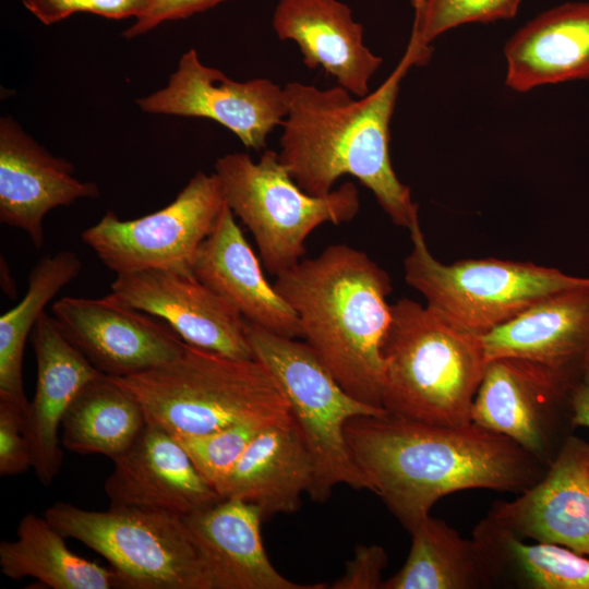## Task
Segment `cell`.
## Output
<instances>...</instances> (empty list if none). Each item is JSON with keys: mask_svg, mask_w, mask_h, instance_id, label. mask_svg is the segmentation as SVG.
Returning a JSON list of instances; mask_svg holds the SVG:
<instances>
[{"mask_svg": "<svg viewBox=\"0 0 589 589\" xmlns=\"http://www.w3.org/2000/svg\"><path fill=\"white\" fill-rule=\"evenodd\" d=\"M345 434L371 491L408 531L450 493L519 494L549 467L509 437L473 422L437 425L386 412L351 418Z\"/></svg>", "mask_w": 589, "mask_h": 589, "instance_id": "cell-1", "label": "cell"}, {"mask_svg": "<svg viewBox=\"0 0 589 589\" xmlns=\"http://www.w3.org/2000/svg\"><path fill=\"white\" fill-rule=\"evenodd\" d=\"M414 64L407 48L388 77L358 98L339 85H285L289 109L278 156L303 191L326 195L340 177L349 175L373 193L396 226L410 230L420 223L418 205L396 176L389 154V127L400 83Z\"/></svg>", "mask_w": 589, "mask_h": 589, "instance_id": "cell-2", "label": "cell"}, {"mask_svg": "<svg viewBox=\"0 0 589 589\" xmlns=\"http://www.w3.org/2000/svg\"><path fill=\"white\" fill-rule=\"evenodd\" d=\"M273 285L296 312L305 342L342 388L383 408L382 346L393 290L387 272L363 251L340 243L301 260Z\"/></svg>", "mask_w": 589, "mask_h": 589, "instance_id": "cell-3", "label": "cell"}, {"mask_svg": "<svg viewBox=\"0 0 589 589\" xmlns=\"http://www.w3.org/2000/svg\"><path fill=\"white\" fill-rule=\"evenodd\" d=\"M382 354V407L387 413L437 425L472 422L488 364L481 336L402 298L392 304Z\"/></svg>", "mask_w": 589, "mask_h": 589, "instance_id": "cell-4", "label": "cell"}, {"mask_svg": "<svg viewBox=\"0 0 589 589\" xmlns=\"http://www.w3.org/2000/svg\"><path fill=\"white\" fill-rule=\"evenodd\" d=\"M113 378L137 399L147 422L173 436L292 420L281 387L255 358L233 359L187 344L164 365Z\"/></svg>", "mask_w": 589, "mask_h": 589, "instance_id": "cell-5", "label": "cell"}, {"mask_svg": "<svg viewBox=\"0 0 589 589\" xmlns=\"http://www.w3.org/2000/svg\"><path fill=\"white\" fill-rule=\"evenodd\" d=\"M247 337L254 358L281 387L312 457L314 480L308 493L310 498L323 503L340 484L371 491L348 446L345 428L353 417L382 414L386 410L348 394L305 341L275 334L249 321Z\"/></svg>", "mask_w": 589, "mask_h": 589, "instance_id": "cell-6", "label": "cell"}, {"mask_svg": "<svg viewBox=\"0 0 589 589\" xmlns=\"http://www.w3.org/2000/svg\"><path fill=\"white\" fill-rule=\"evenodd\" d=\"M215 173L227 205L249 228L265 268L273 275L297 265L305 240L323 224L351 221L360 208L359 192L345 182L326 195L303 191L279 160L266 149L259 161L247 153L217 159Z\"/></svg>", "mask_w": 589, "mask_h": 589, "instance_id": "cell-7", "label": "cell"}, {"mask_svg": "<svg viewBox=\"0 0 589 589\" xmlns=\"http://www.w3.org/2000/svg\"><path fill=\"white\" fill-rule=\"evenodd\" d=\"M409 231L412 249L404 261L406 283L428 306L479 336L554 293L589 285V277L530 262L481 259L446 265L431 254L420 223Z\"/></svg>", "mask_w": 589, "mask_h": 589, "instance_id": "cell-8", "label": "cell"}, {"mask_svg": "<svg viewBox=\"0 0 589 589\" xmlns=\"http://www.w3.org/2000/svg\"><path fill=\"white\" fill-rule=\"evenodd\" d=\"M45 517L65 538L103 555L116 572L119 588L212 589L181 516L116 506L95 512L57 502Z\"/></svg>", "mask_w": 589, "mask_h": 589, "instance_id": "cell-9", "label": "cell"}, {"mask_svg": "<svg viewBox=\"0 0 589 589\" xmlns=\"http://www.w3.org/2000/svg\"><path fill=\"white\" fill-rule=\"evenodd\" d=\"M227 202L215 172H196L161 209L131 220L108 211L82 241L116 274L188 267Z\"/></svg>", "mask_w": 589, "mask_h": 589, "instance_id": "cell-10", "label": "cell"}, {"mask_svg": "<svg viewBox=\"0 0 589 589\" xmlns=\"http://www.w3.org/2000/svg\"><path fill=\"white\" fill-rule=\"evenodd\" d=\"M581 370L519 358L491 360L473 400L471 421L509 437L550 465L576 429L570 394Z\"/></svg>", "mask_w": 589, "mask_h": 589, "instance_id": "cell-11", "label": "cell"}, {"mask_svg": "<svg viewBox=\"0 0 589 589\" xmlns=\"http://www.w3.org/2000/svg\"><path fill=\"white\" fill-rule=\"evenodd\" d=\"M145 112L211 119L248 148L260 151L289 109L285 87L268 79L238 82L203 64L195 49L183 53L167 85L136 100Z\"/></svg>", "mask_w": 589, "mask_h": 589, "instance_id": "cell-12", "label": "cell"}, {"mask_svg": "<svg viewBox=\"0 0 589 589\" xmlns=\"http://www.w3.org/2000/svg\"><path fill=\"white\" fill-rule=\"evenodd\" d=\"M67 338L100 373L124 377L178 358L187 342L164 321L118 300L63 297L51 306Z\"/></svg>", "mask_w": 589, "mask_h": 589, "instance_id": "cell-13", "label": "cell"}, {"mask_svg": "<svg viewBox=\"0 0 589 589\" xmlns=\"http://www.w3.org/2000/svg\"><path fill=\"white\" fill-rule=\"evenodd\" d=\"M110 293L166 322L188 345L233 359H254L247 320L188 267L117 274Z\"/></svg>", "mask_w": 589, "mask_h": 589, "instance_id": "cell-14", "label": "cell"}, {"mask_svg": "<svg viewBox=\"0 0 589 589\" xmlns=\"http://www.w3.org/2000/svg\"><path fill=\"white\" fill-rule=\"evenodd\" d=\"M486 516L522 540L589 557V443L570 435L538 482Z\"/></svg>", "mask_w": 589, "mask_h": 589, "instance_id": "cell-15", "label": "cell"}, {"mask_svg": "<svg viewBox=\"0 0 589 589\" xmlns=\"http://www.w3.org/2000/svg\"><path fill=\"white\" fill-rule=\"evenodd\" d=\"M112 461L104 486L110 506L184 517L221 500L178 440L149 422Z\"/></svg>", "mask_w": 589, "mask_h": 589, "instance_id": "cell-16", "label": "cell"}, {"mask_svg": "<svg viewBox=\"0 0 589 589\" xmlns=\"http://www.w3.org/2000/svg\"><path fill=\"white\" fill-rule=\"evenodd\" d=\"M74 167L55 157L10 117L0 119V220L24 230L36 249L44 244L48 212L81 199H96L94 182L73 176Z\"/></svg>", "mask_w": 589, "mask_h": 589, "instance_id": "cell-17", "label": "cell"}, {"mask_svg": "<svg viewBox=\"0 0 589 589\" xmlns=\"http://www.w3.org/2000/svg\"><path fill=\"white\" fill-rule=\"evenodd\" d=\"M212 589H325L281 575L263 545L261 509L238 498L220 501L183 517Z\"/></svg>", "mask_w": 589, "mask_h": 589, "instance_id": "cell-18", "label": "cell"}, {"mask_svg": "<svg viewBox=\"0 0 589 589\" xmlns=\"http://www.w3.org/2000/svg\"><path fill=\"white\" fill-rule=\"evenodd\" d=\"M37 363L33 400L24 413L27 437L37 479L50 485L63 458L59 428L63 416L81 388L100 372L67 338L56 318L46 312L32 332Z\"/></svg>", "mask_w": 589, "mask_h": 589, "instance_id": "cell-19", "label": "cell"}, {"mask_svg": "<svg viewBox=\"0 0 589 589\" xmlns=\"http://www.w3.org/2000/svg\"><path fill=\"white\" fill-rule=\"evenodd\" d=\"M272 25L280 40L294 41L309 69L322 68L357 97L370 93L383 59L364 44L363 26L339 0H279Z\"/></svg>", "mask_w": 589, "mask_h": 589, "instance_id": "cell-20", "label": "cell"}, {"mask_svg": "<svg viewBox=\"0 0 589 589\" xmlns=\"http://www.w3.org/2000/svg\"><path fill=\"white\" fill-rule=\"evenodd\" d=\"M190 269L247 321L285 337H302L296 312L266 280L228 205L197 248Z\"/></svg>", "mask_w": 589, "mask_h": 589, "instance_id": "cell-21", "label": "cell"}, {"mask_svg": "<svg viewBox=\"0 0 589 589\" xmlns=\"http://www.w3.org/2000/svg\"><path fill=\"white\" fill-rule=\"evenodd\" d=\"M481 339L488 362L519 358L580 370L589 354V285L543 299Z\"/></svg>", "mask_w": 589, "mask_h": 589, "instance_id": "cell-22", "label": "cell"}, {"mask_svg": "<svg viewBox=\"0 0 589 589\" xmlns=\"http://www.w3.org/2000/svg\"><path fill=\"white\" fill-rule=\"evenodd\" d=\"M506 86H538L589 79V2L554 7L520 27L505 44Z\"/></svg>", "mask_w": 589, "mask_h": 589, "instance_id": "cell-23", "label": "cell"}, {"mask_svg": "<svg viewBox=\"0 0 589 589\" xmlns=\"http://www.w3.org/2000/svg\"><path fill=\"white\" fill-rule=\"evenodd\" d=\"M313 480L312 457L292 419L265 426L255 435L231 470L220 496L252 503L266 519L296 513Z\"/></svg>", "mask_w": 589, "mask_h": 589, "instance_id": "cell-24", "label": "cell"}, {"mask_svg": "<svg viewBox=\"0 0 589 589\" xmlns=\"http://www.w3.org/2000/svg\"><path fill=\"white\" fill-rule=\"evenodd\" d=\"M471 539L485 589H589V557L565 546L526 543L488 516Z\"/></svg>", "mask_w": 589, "mask_h": 589, "instance_id": "cell-25", "label": "cell"}, {"mask_svg": "<svg viewBox=\"0 0 589 589\" xmlns=\"http://www.w3.org/2000/svg\"><path fill=\"white\" fill-rule=\"evenodd\" d=\"M46 517L25 515L16 540L0 542V569L11 579L33 577L52 589H112L119 580L112 568L73 553Z\"/></svg>", "mask_w": 589, "mask_h": 589, "instance_id": "cell-26", "label": "cell"}, {"mask_svg": "<svg viewBox=\"0 0 589 589\" xmlns=\"http://www.w3.org/2000/svg\"><path fill=\"white\" fill-rule=\"evenodd\" d=\"M146 422L137 399L113 377L100 373L68 407L61 422V442L81 455L115 459L131 446Z\"/></svg>", "mask_w": 589, "mask_h": 589, "instance_id": "cell-27", "label": "cell"}, {"mask_svg": "<svg viewBox=\"0 0 589 589\" xmlns=\"http://www.w3.org/2000/svg\"><path fill=\"white\" fill-rule=\"evenodd\" d=\"M409 532L408 557L382 589H485L472 539L430 515Z\"/></svg>", "mask_w": 589, "mask_h": 589, "instance_id": "cell-28", "label": "cell"}, {"mask_svg": "<svg viewBox=\"0 0 589 589\" xmlns=\"http://www.w3.org/2000/svg\"><path fill=\"white\" fill-rule=\"evenodd\" d=\"M82 262L72 251L41 257L32 268L22 301L0 317V398L24 410L28 401L23 386V353L26 339L45 308L81 272Z\"/></svg>", "mask_w": 589, "mask_h": 589, "instance_id": "cell-29", "label": "cell"}, {"mask_svg": "<svg viewBox=\"0 0 589 589\" xmlns=\"http://www.w3.org/2000/svg\"><path fill=\"white\" fill-rule=\"evenodd\" d=\"M521 0H412L414 19L409 48L418 65L430 58V44L441 34L467 23L508 20Z\"/></svg>", "mask_w": 589, "mask_h": 589, "instance_id": "cell-30", "label": "cell"}, {"mask_svg": "<svg viewBox=\"0 0 589 589\" xmlns=\"http://www.w3.org/2000/svg\"><path fill=\"white\" fill-rule=\"evenodd\" d=\"M263 428L253 423H240L206 434L175 437L201 476L220 495L231 470Z\"/></svg>", "mask_w": 589, "mask_h": 589, "instance_id": "cell-31", "label": "cell"}, {"mask_svg": "<svg viewBox=\"0 0 589 589\" xmlns=\"http://www.w3.org/2000/svg\"><path fill=\"white\" fill-rule=\"evenodd\" d=\"M153 0H22L23 5L43 24L51 25L75 13H92L106 19L142 16Z\"/></svg>", "mask_w": 589, "mask_h": 589, "instance_id": "cell-32", "label": "cell"}, {"mask_svg": "<svg viewBox=\"0 0 589 589\" xmlns=\"http://www.w3.org/2000/svg\"><path fill=\"white\" fill-rule=\"evenodd\" d=\"M25 411L16 404L0 398L1 476L21 474L33 466L29 444L24 432Z\"/></svg>", "mask_w": 589, "mask_h": 589, "instance_id": "cell-33", "label": "cell"}, {"mask_svg": "<svg viewBox=\"0 0 589 589\" xmlns=\"http://www.w3.org/2000/svg\"><path fill=\"white\" fill-rule=\"evenodd\" d=\"M388 563L385 549L377 544L356 546L353 556L346 562L344 574L330 589H382L383 570Z\"/></svg>", "mask_w": 589, "mask_h": 589, "instance_id": "cell-34", "label": "cell"}, {"mask_svg": "<svg viewBox=\"0 0 589 589\" xmlns=\"http://www.w3.org/2000/svg\"><path fill=\"white\" fill-rule=\"evenodd\" d=\"M232 0H153L147 11L123 32L131 39L147 33L167 21H176L202 13Z\"/></svg>", "mask_w": 589, "mask_h": 589, "instance_id": "cell-35", "label": "cell"}, {"mask_svg": "<svg viewBox=\"0 0 589 589\" xmlns=\"http://www.w3.org/2000/svg\"><path fill=\"white\" fill-rule=\"evenodd\" d=\"M570 407L575 428H589V354L572 389Z\"/></svg>", "mask_w": 589, "mask_h": 589, "instance_id": "cell-36", "label": "cell"}]
</instances>
